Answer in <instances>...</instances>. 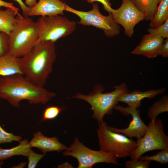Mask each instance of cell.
I'll use <instances>...</instances> for the list:
<instances>
[{
    "label": "cell",
    "instance_id": "1",
    "mask_svg": "<svg viewBox=\"0 0 168 168\" xmlns=\"http://www.w3.org/2000/svg\"><path fill=\"white\" fill-rule=\"evenodd\" d=\"M56 95L23 74L0 76V99L6 100L13 107H19L23 100H27L30 104H46Z\"/></svg>",
    "mask_w": 168,
    "mask_h": 168
},
{
    "label": "cell",
    "instance_id": "2",
    "mask_svg": "<svg viewBox=\"0 0 168 168\" xmlns=\"http://www.w3.org/2000/svg\"><path fill=\"white\" fill-rule=\"evenodd\" d=\"M56 57L54 43L40 42L28 54L20 58L21 70L32 82L44 87L52 71Z\"/></svg>",
    "mask_w": 168,
    "mask_h": 168
},
{
    "label": "cell",
    "instance_id": "3",
    "mask_svg": "<svg viewBox=\"0 0 168 168\" xmlns=\"http://www.w3.org/2000/svg\"><path fill=\"white\" fill-rule=\"evenodd\" d=\"M16 21L9 35L8 54L16 58H21L28 54L36 44L39 38L36 22L28 16L19 13Z\"/></svg>",
    "mask_w": 168,
    "mask_h": 168
},
{
    "label": "cell",
    "instance_id": "4",
    "mask_svg": "<svg viewBox=\"0 0 168 168\" xmlns=\"http://www.w3.org/2000/svg\"><path fill=\"white\" fill-rule=\"evenodd\" d=\"M114 91L110 92L103 93V86L97 84L93 91L88 95L77 93L72 98L82 99L87 102L91 106L93 111L92 118L100 123L103 121L106 114L112 113L114 106L118 103L117 99L122 94L129 92L125 82L114 86Z\"/></svg>",
    "mask_w": 168,
    "mask_h": 168
},
{
    "label": "cell",
    "instance_id": "5",
    "mask_svg": "<svg viewBox=\"0 0 168 168\" xmlns=\"http://www.w3.org/2000/svg\"><path fill=\"white\" fill-rule=\"evenodd\" d=\"M99 124L97 132L100 150L111 153L117 158L130 157L137 147L136 141L110 131L103 121Z\"/></svg>",
    "mask_w": 168,
    "mask_h": 168
},
{
    "label": "cell",
    "instance_id": "6",
    "mask_svg": "<svg viewBox=\"0 0 168 168\" xmlns=\"http://www.w3.org/2000/svg\"><path fill=\"white\" fill-rule=\"evenodd\" d=\"M61 15L41 16L36 21L39 38L36 44L40 42L54 43L72 33L76 23Z\"/></svg>",
    "mask_w": 168,
    "mask_h": 168
},
{
    "label": "cell",
    "instance_id": "7",
    "mask_svg": "<svg viewBox=\"0 0 168 168\" xmlns=\"http://www.w3.org/2000/svg\"><path fill=\"white\" fill-rule=\"evenodd\" d=\"M137 147L131 154V160H138L144 153L149 151L161 150L168 147V136L164 131L161 119H156L147 125L144 135L137 139Z\"/></svg>",
    "mask_w": 168,
    "mask_h": 168
},
{
    "label": "cell",
    "instance_id": "8",
    "mask_svg": "<svg viewBox=\"0 0 168 168\" xmlns=\"http://www.w3.org/2000/svg\"><path fill=\"white\" fill-rule=\"evenodd\" d=\"M63 155L75 158L78 162V168H91L99 163H118L117 158L112 153L89 148L81 142L77 137L70 146L64 150Z\"/></svg>",
    "mask_w": 168,
    "mask_h": 168
},
{
    "label": "cell",
    "instance_id": "9",
    "mask_svg": "<svg viewBox=\"0 0 168 168\" xmlns=\"http://www.w3.org/2000/svg\"><path fill=\"white\" fill-rule=\"evenodd\" d=\"M93 8L90 11L85 12L76 10L65 4V11L77 16L80 21L77 23L83 26H91L102 30L107 37L111 38L118 35L120 27L114 20L111 13L107 16L100 12L98 5L92 4Z\"/></svg>",
    "mask_w": 168,
    "mask_h": 168
},
{
    "label": "cell",
    "instance_id": "10",
    "mask_svg": "<svg viewBox=\"0 0 168 168\" xmlns=\"http://www.w3.org/2000/svg\"><path fill=\"white\" fill-rule=\"evenodd\" d=\"M114 20L124 28V33L128 37L133 34L134 27L146 16L134 4L132 0H123L120 7L116 9H112L110 13Z\"/></svg>",
    "mask_w": 168,
    "mask_h": 168
},
{
    "label": "cell",
    "instance_id": "11",
    "mask_svg": "<svg viewBox=\"0 0 168 168\" xmlns=\"http://www.w3.org/2000/svg\"><path fill=\"white\" fill-rule=\"evenodd\" d=\"M114 109L119 111L124 115L130 114L132 119L128 126L124 129H119L107 126L108 128L110 131L123 134L128 138H140L144 134L147 128V125L142 121L140 116V111L137 109L128 106L124 107L116 105Z\"/></svg>",
    "mask_w": 168,
    "mask_h": 168
},
{
    "label": "cell",
    "instance_id": "12",
    "mask_svg": "<svg viewBox=\"0 0 168 168\" xmlns=\"http://www.w3.org/2000/svg\"><path fill=\"white\" fill-rule=\"evenodd\" d=\"M65 4L60 0H38L35 6L30 7L28 16L63 15Z\"/></svg>",
    "mask_w": 168,
    "mask_h": 168
},
{
    "label": "cell",
    "instance_id": "13",
    "mask_svg": "<svg viewBox=\"0 0 168 168\" xmlns=\"http://www.w3.org/2000/svg\"><path fill=\"white\" fill-rule=\"evenodd\" d=\"M29 143L31 147L37 148L45 154L53 151L60 152L67 148L65 145L59 142L57 137H47L40 131L34 133Z\"/></svg>",
    "mask_w": 168,
    "mask_h": 168
},
{
    "label": "cell",
    "instance_id": "14",
    "mask_svg": "<svg viewBox=\"0 0 168 168\" xmlns=\"http://www.w3.org/2000/svg\"><path fill=\"white\" fill-rule=\"evenodd\" d=\"M165 90L164 87L143 91L135 90L130 92L122 94L118 98L117 101L126 103L129 107L137 109L141 106L142 100L145 98L152 99L156 96L163 93Z\"/></svg>",
    "mask_w": 168,
    "mask_h": 168
},
{
    "label": "cell",
    "instance_id": "15",
    "mask_svg": "<svg viewBox=\"0 0 168 168\" xmlns=\"http://www.w3.org/2000/svg\"><path fill=\"white\" fill-rule=\"evenodd\" d=\"M163 42L164 39L161 37L142 39L139 45L131 51V53L142 55L149 58L156 57Z\"/></svg>",
    "mask_w": 168,
    "mask_h": 168
},
{
    "label": "cell",
    "instance_id": "16",
    "mask_svg": "<svg viewBox=\"0 0 168 168\" xmlns=\"http://www.w3.org/2000/svg\"><path fill=\"white\" fill-rule=\"evenodd\" d=\"M19 73L23 74L20 64V58L7 54L0 57V76H7Z\"/></svg>",
    "mask_w": 168,
    "mask_h": 168
},
{
    "label": "cell",
    "instance_id": "17",
    "mask_svg": "<svg viewBox=\"0 0 168 168\" xmlns=\"http://www.w3.org/2000/svg\"><path fill=\"white\" fill-rule=\"evenodd\" d=\"M31 148L27 139L21 140L17 146L10 148L4 149L0 147V161L14 156L21 155L27 157Z\"/></svg>",
    "mask_w": 168,
    "mask_h": 168
},
{
    "label": "cell",
    "instance_id": "18",
    "mask_svg": "<svg viewBox=\"0 0 168 168\" xmlns=\"http://www.w3.org/2000/svg\"><path fill=\"white\" fill-rule=\"evenodd\" d=\"M19 13L10 8L0 9V32L9 35L16 21V16Z\"/></svg>",
    "mask_w": 168,
    "mask_h": 168
},
{
    "label": "cell",
    "instance_id": "19",
    "mask_svg": "<svg viewBox=\"0 0 168 168\" xmlns=\"http://www.w3.org/2000/svg\"><path fill=\"white\" fill-rule=\"evenodd\" d=\"M132 0L137 7L145 15L146 20L153 18L157 8V0Z\"/></svg>",
    "mask_w": 168,
    "mask_h": 168
},
{
    "label": "cell",
    "instance_id": "20",
    "mask_svg": "<svg viewBox=\"0 0 168 168\" xmlns=\"http://www.w3.org/2000/svg\"><path fill=\"white\" fill-rule=\"evenodd\" d=\"M149 25L156 28L162 24L168 19V0H162L159 3Z\"/></svg>",
    "mask_w": 168,
    "mask_h": 168
},
{
    "label": "cell",
    "instance_id": "21",
    "mask_svg": "<svg viewBox=\"0 0 168 168\" xmlns=\"http://www.w3.org/2000/svg\"><path fill=\"white\" fill-rule=\"evenodd\" d=\"M168 111V96L161 97L149 108L147 115L151 120L154 121L161 114Z\"/></svg>",
    "mask_w": 168,
    "mask_h": 168
},
{
    "label": "cell",
    "instance_id": "22",
    "mask_svg": "<svg viewBox=\"0 0 168 168\" xmlns=\"http://www.w3.org/2000/svg\"><path fill=\"white\" fill-rule=\"evenodd\" d=\"M149 34L143 36L142 39H146L156 37L168 38V19L161 25L156 28H149L147 30Z\"/></svg>",
    "mask_w": 168,
    "mask_h": 168
},
{
    "label": "cell",
    "instance_id": "23",
    "mask_svg": "<svg viewBox=\"0 0 168 168\" xmlns=\"http://www.w3.org/2000/svg\"><path fill=\"white\" fill-rule=\"evenodd\" d=\"M139 159L151 161H154L162 164H166L168 162V147L161 150L154 155L141 156Z\"/></svg>",
    "mask_w": 168,
    "mask_h": 168
},
{
    "label": "cell",
    "instance_id": "24",
    "mask_svg": "<svg viewBox=\"0 0 168 168\" xmlns=\"http://www.w3.org/2000/svg\"><path fill=\"white\" fill-rule=\"evenodd\" d=\"M22 138L20 135H16L6 131L0 124V144L11 143L13 141L19 142Z\"/></svg>",
    "mask_w": 168,
    "mask_h": 168
},
{
    "label": "cell",
    "instance_id": "25",
    "mask_svg": "<svg viewBox=\"0 0 168 168\" xmlns=\"http://www.w3.org/2000/svg\"><path fill=\"white\" fill-rule=\"evenodd\" d=\"M63 110L62 108L56 106H51L45 109L44 111L42 121L51 120L56 118Z\"/></svg>",
    "mask_w": 168,
    "mask_h": 168
},
{
    "label": "cell",
    "instance_id": "26",
    "mask_svg": "<svg viewBox=\"0 0 168 168\" xmlns=\"http://www.w3.org/2000/svg\"><path fill=\"white\" fill-rule=\"evenodd\" d=\"M45 154L44 153L40 154L36 153L31 149L27 156L28 160L27 168H35L40 160L44 156Z\"/></svg>",
    "mask_w": 168,
    "mask_h": 168
},
{
    "label": "cell",
    "instance_id": "27",
    "mask_svg": "<svg viewBox=\"0 0 168 168\" xmlns=\"http://www.w3.org/2000/svg\"><path fill=\"white\" fill-rule=\"evenodd\" d=\"M151 161L147 160H131L125 162L126 168H148Z\"/></svg>",
    "mask_w": 168,
    "mask_h": 168
},
{
    "label": "cell",
    "instance_id": "28",
    "mask_svg": "<svg viewBox=\"0 0 168 168\" xmlns=\"http://www.w3.org/2000/svg\"><path fill=\"white\" fill-rule=\"evenodd\" d=\"M9 35L0 32V57L8 54L9 50Z\"/></svg>",
    "mask_w": 168,
    "mask_h": 168
},
{
    "label": "cell",
    "instance_id": "29",
    "mask_svg": "<svg viewBox=\"0 0 168 168\" xmlns=\"http://www.w3.org/2000/svg\"><path fill=\"white\" fill-rule=\"evenodd\" d=\"M89 3H93L95 2H98L101 3L103 6L104 9L109 13H110L112 8L109 0H86Z\"/></svg>",
    "mask_w": 168,
    "mask_h": 168
},
{
    "label": "cell",
    "instance_id": "30",
    "mask_svg": "<svg viewBox=\"0 0 168 168\" xmlns=\"http://www.w3.org/2000/svg\"><path fill=\"white\" fill-rule=\"evenodd\" d=\"M158 55H161L164 57H168V39L163 42L160 49Z\"/></svg>",
    "mask_w": 168,
    "mask_h": 168
},
{
    "label": "cell",
    "instance_id": "31",
    "mask_svg": "<svg viewBox=\"0 0 168 168\" xmlns=\"http://www.w3.org/2000/svg\"><path fill=\"white\" fill-rule=\"evenodd\" d=\"M17 2L19 5L22 11L23 16L25 17H28V14L30 11V7L27 6L22 0H13Z\"/></svg>",
    "mask_w": 168,
    "mask_h": 168
},
{
    "label": "cell",
    "instance_id": "32",
    "mask_svg": "<svg viewBox=\"0 0 168 168\" xmlns=\"http://www.w3.org/2000/svg\"><path fill=\"white\" fill-rule=\"evenodd\" d=\"M2 7L10 8L14 10L16 12H19V9L14 6L13 3L7 2L2 0H0V8Z\"/></svg>",
    "mask_w": 168,
    "mask_h": 168
},
{
    "label": "cell",
    "instance_id": "33",
    "mask_svg": "<svg viewBox=\"0 0 168 168\" xmlns=\"http://www.w3.org/2000/svg\"><path fill=\"white\" fill-rule=\"evenodd\" d=\"M36 0H25V4L28 7H31L37 3Z\"/></svg>",
    "mask_w": 168,
    "mask_h": 168
},
{
    "label": "cell",
    "instance_id": "34",
    "mask_svg": "<svg viewBox=\"0 0 168 168\" xmlns=\"http://www.w3.org/2000/svg\"><path fill=\"white\" fill-rule=\"evenodd\" d=\"M26 162H21L18 165L12 167V168H23L26 166Z\"/></svg>",
    "mask_w": 168,
    "mask_h": 168
},
{
    "label": "cell",
    "instance_id": "35",
    "mask_svg": "<svg viewBox=\"0 0 168 168\" xmlns=\"http://www.w3.org/2000/svg\"><path fill=\"white\" fill-rule=\"evenodd\" d=\"M4 164L3 161H0V168H2V166Z\"/></svg>",
    "mask_w": 168,
    "mask_h": 168
},
{
    "label": "cell",
    "instance_id": "36",
    "mask_svg": "<svg viewBox=\"0 0 168 168\" xmlns=\"http://www.w3.org/2000/svg\"><path fill=\"white\" fill-rule=\"evenodd\" d=\"M162 0H157L158 1V2L159 3L161 1H162Z\"/></svg>",
    "mask_w": 168,
    "mask_h": 168
}]
</instances>
